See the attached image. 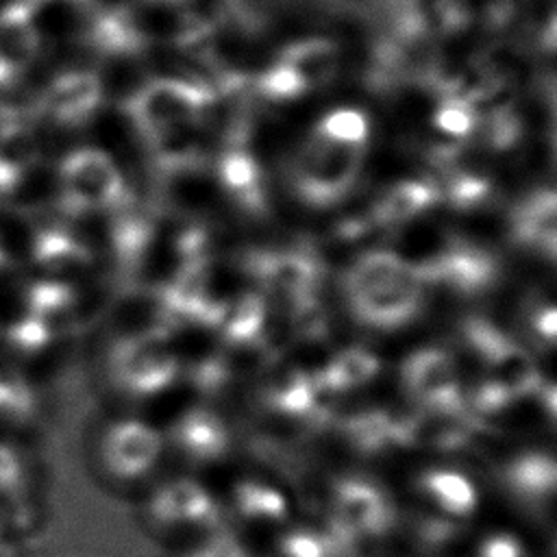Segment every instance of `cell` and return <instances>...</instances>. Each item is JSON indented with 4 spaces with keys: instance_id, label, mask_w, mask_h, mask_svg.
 Returning a JSON list of instances; mask_svg holds the SVG:
<instances>
[{
    "instance_id": "obj_1",
    "label": "cell",
    "mask_w": 557,
    "mask_h": 557,
    "mask_svg": "<svg viewBox=\"0 0 557 557\" xmlns=\"http://www.w3.org/2000/svg\"><path fill=\"white\" fill-rule=\"evenodd\" d=\"M368 141L363 111L339 107L324 113L287 163L285 185L294 200L309 209L339 205L363 174Z\"/></svg>"
},
{
    "instance_id": "obj_2",
    "label": "cell",
    "mask_w": 557,
    "mask_h": 557,
    "mask_svg": "<svg viewBox=\"0 0 557 557\" xmlns=\"http://www.w3.org/2000/svg\"><path fill=\"white\" fill-rule=\"evenodd\" d=\"M342 302L352 322L387 335L409 329L422 315L426 287L411 259L366 248L344 272Z\"/></svg>"
},
{
    "instance_id": "obj_3",
    "label": "cell",
    "mask_w": 557,
    "mask_h": 557,
    "mask_svg": "<svg viewBox=\"0 0 557 557\" xmlns=\"http://www.w3.org/2000/svg\"><path fill=\"white\" fill-rule=\"evenodd\" d=\"M165 455L163 431L135 416L104 422L94 442V466L117 490L150 487Z\"/></svg>"
},
{
    "instance_id": "obj_4",
    "label": "cell",
    "mask_w": 557,
    "mask_h": 557,
    "mask_svg": "<svg viewBox=\"0 0 557 557\" xmlns=\"http://www.w3.org/2000/svg\"><path fill=\"white\" fill-rule=\"evenodd\" d=\"M181 374L176 352L157 333H128L109 344L102 357L104 385L128 403L152 400Z\"/></svg>"
},
{
    "instance_id": "obj_5",
    "label": "cell",
    "mask_w": 557,
    "mask_h": 557,
    "mask_svg": "<svg viewBox=\"0 0 557 557\" xmlns=\"http://www.w3.org/2000/svg\"><path fill=\"white\" fill-rule=\"evenodd\" d=\"M144 522L163 540L191 544L222 529V507L218 498L191 476L154 481L141 503Z\"/></svg>"
},
{
    "instance_id": "obj_6",
    "label": "cell",
    "mask_w": 557,
    "mask_h": 557,
    "mask_svg": "<svg viewBox=\"0 0 557 557\" xmlns=\"http://www.w3.org/2000/svg\"><path fill=\"white\" fill-rule=\"evenodd\" d=\"M407 496L416 529H426L429 542L433 531L453 533L463 529L476 513L481 496L474 479L448 463H433L416 470L409 479Z\"/></svg>"
},
{
    "instance_id": "obj_7",
    "label": "cell",
    "mask_w": 557,
    "mask_h": 557,
    "mask_svg": "<svg viewBox=\"0 0 557 557\" xmlns=\"http://www.w3.org/2000/svg\"><path fill=\"white\" fill-rule=\"evenodd\" d=\"M320 498L329 533L352 546L385 535L396 520L392 496L363 474L331 476Z\"/></svg>"
},
{
    "instance_id": "obj_8",
    "label": "cell",
    "mask_w": 557,
    "mask_h": 557,
    "mask_svg": "<svg viewBox=\"0 0 557 557\" xmlns=\"http://www.w3.org/2000/svg\"><path fill=\"white\" fill-rule=\"evenodd\" d=\"M413 263L426 292L435 287L457 298L487 294L503 274L500 259L492 248L455 233L446 235Z\"/></svg>"
},
{
    "instance_id": "obj_9",
    "label": "cell",
    "mask_w": 557,
    "mask_h": 557,
    "mask_svg": "<svg viewBox=\"0 0 557 557\" xmlns=\"http://www.w3.org/2000/svg\"><path fill=\"white\" fill-rule=\"evenodd\" d=\"M213 96L209 87L191 81L152 78L128 98L126 111L150 139L170 141L209 111Z\"/></svg>"
},
{
    "instance_id": "obj_10",
    "label": "cell",
    "mask_w": 557,
    "mask_h": 557,
    "mask_svg": "<svg viewBox=\"0 0 557 557\" xmlns=\"http://www.w3.org/2000/svg\"><path fill=\"white\" fill-rule=\"evenodd\" d=\"M324 394H331V389L324 385L320 372L311 374L302 368L276 370L270 372L265 383H261L257 405L265 424H274L285 433L296 431V435H300L324 422L329 407Z\"/></svg>"
},
{
    "instance_id": "obj_11",
    "label": "cell",
    "mask_w": 557,
    "mask_h": 557,
    "mask_svg": "<svg viewBox=\"0 0 557 557\" xmlns=\"http://www.w3.org/2000/svg\"><path fill=\"white\" fill-rule=\"evenodd\" d=\"M163 440L168 455L191 468L220 466L235 450L228 422L207 405L181 409L163 431Z\"/></svg>"
},
{
    "instance_id": "obj_12",
    "label": "cell",
    "mask_w": 557,
    "mask_h": 557,
    "mask_svg": "<svg viewBox=\"0 0 557 557\" xmlns=\"http://www.w3.org/2000/svg\"><path fill=\"white\" fill-rule=\"evenodd\" d=\"M339 444L350 459L359 461H387L403 453L413 440V426L389 407L368 405L355 409L337 422Z\"/></svg>"
},
{
    "instance_id": "obj_13",
    "label": "cell",
    "mask_w": 557,
    "mask_h": 557,
    "mask_svg": "<svg viewBox=\"0 0 557 557\" xmlns=\"http://www.w3.org/2000/svg\"><path fill=\"white\" fill-rule=\"evenodd\" d=\"M398 387L416 409L435 413L450 407L459 394V368L455 355L444 348H418L398 366Z\"/></svg>"
},
{
    "instance_id": "obj_14",
    "label": "cell",
    "mask_w": 557,
    "mask_h": 557,
    "mask_svg": "<svg viewBox=\"0 0 557 557\" xmlns=\"http://www.w3.org/2000/svg\"><path fill=\"white\" fill-rule=\"evenodd\" d=\"M65 198L85 209H111L124 198V178L115 161L100 150L85 148L67 154L61 165Z\"/></svg>"
},
{
    "instance_id": "obj_15",
    "label": "cell",
    "mask_w": 557,
    "mask_h": 557,
    "mask_svg": "<svg viewBox=\"0 0 557 557\" xmlns=\"http://www.w3.org/2000/svg\"><path fill=\"white\" fill-rule=\"evenodd\" d=\"M496 479L505 496H509L527 511L548 513L553 509L555 463L550 453L540 448L518 450L498 466Z\"/></svg>"
},
{
    "instance_id": "obj_16",
    "label": "cell",
    "mask_w": 557,
    "mask_h": 557,
    "mask_svg": "<svg viewBox=\"0 0 557 557\" xmlns=\"http://www.w3.org/2000/svg\"><path fill=\"white\" fill-rule=\"evenodd\" d=\"M218 187L226 205L242 218H261L270 209V181L257 159L242 150H226L218 161Z\"/></svg>"
},
{
    "instance_id": "obj_17",
    "label": "cell",
    "mask_w": 557,
    "mask_h": 557,
    "mask_svg": "<svg viewBox=\"0 0 557 557\" xmlns=\"http://www.w3.org/2000/svg\"><path fill=\"white\" fill-rule=\"evenodd\" d=\"M222 507L224 518L231 516L246 527H281L289 518L287 492L261 474H246L231 483Z\"/></svg>"
},
{
    "instance_id": "obj_18",
    "label": "cell",
    "mask_w": 557,
    "mask_h": 557,
    "mask_svg": "<svg viewBox=\"0 0 557 557\" xmlns=\"http://www.w3.org/2000/svg\"><path fill=\"white\" fill-rule=\"evenodd\" d=\"M507 237L511 246L533 259L546 255L553 261L555 248V198L553 189H533L516 202L507 215Z\"/></svg>"
},
{
    "instance_id": "obj_19",
    "label": "cell",
    "mask_w": 557,
    "mask_h": 557,
    "mask_svg": "<svg viewBox=\"0 0 557 557\" xmlns=\"http://www.w3.org/2000/svg\"><path fill=\"white\" fill-rule=\"evenodd\" d=\"M455 342L470 361L492 372L505 366L522 368L527 363V359L522 357L524 346L518 342L516 333H509L507 326L490 318H463L457 326Z\"/></svg>"
},
{
    "instance_id": "obj_20",
    "label": "cell",
    "mask_w": 557,
    "mask_h": 557,
    "mask_svg": "<svg viewBox=\"0 0 557 557\" xmlns=\"http://www.w3.org/2000/svg\"><path fill=\"white\" fill-rule=\"evenodd\" d=\"M440 205V185L431 178H394L383 185L368 211L372 222L383 226H403L416 222L431 207Z\"/></svg>"
},
{
    "instance_id": "obj_21",
    "label": "cell",
    "mask_w": 557,
    "mask_h": 557,
    "mask_svg": "<svg viewBox=\"0 0 557 557\" xmlns=\"http://www.w3.org/2000/svg\"><path fill=\"white\" fill-rule=\"evenodd\" d=\"M102 98V85L91 72H65L46 91L48 113L65 124L85 122Z\"/></svg>"
},
{
    "instance_id": "obj_22",
    "label": "cell",
    "mask_w": 557,
    "mask_h": 557,
    "mask_svg": "<svg viewBox=\"0 0 557 557\" xmlns=\"http://www.w3.org/2000/svg\"><path fill=\"white\" fill-rule=\"evenodd\" d=\"M276 61L292 67L307 85V89H311L329 83L337 74L339 48L335 41L324 37L300 39L296 44H289Z\"/></svg>"
},
{
    "instance_id": "obj_23",
    "label": "cell",
    "mask_w": 557,
    "mask_h": 557,
    "mask_svg": "<svg viewBox=\"0 0 557 557\" xmlns=\"http://www.w3.org/2000/svg\"><path fill=\"white\" fill-rule=\"evenodd\" d=\"M440 202H444L453 213L468 215L481 213L496 200V183L490 174L474 172L470 168L450 172V178L437 183Z\"/></svg>"
},
{
    "instance_id": "obj_24",
    "label": "cell",
    "mask_w": 557,
    "mask_h": 557,
    "mask_svg": "<svg viewBox=\"0 0 557 557\" xmlns=\"http://www.w3.org/2000/svg\"><path fill=\"white\" fill-rule=\"evenodd\" d=\"M333 396L368 387L379 376V359L363 346L346 348L329 357L320 372Z\"/></svg>"
},
{
    "instance_id": "obj_25",
    "label": "cell",
    "mask_w": 557,
    "mask_h": 557,
    "mask_svg": "<svg viewBox=\"0 0 557 557\" xmlns=\"http://www.w3.org/2000/svg\"><path fill=\"white\" fill-rule=\"evenodd\" d=\"M265 313L263 302L259 298H246L244 302H237L233 313H224L222 320V337L231 346H246L248 342L257 339L255 335L265 333Z\"/></svg>"
},
{
    "instance_id": "obj_26",
    "label": "cell",
    "mask_w": 557,
    "mask_h": 557,
    "mask_svg": "<svg viewBox=\"0 0 557 557\" xmlns=\"http://www.w3.org/2000/svg\"><path fill=\"white\" fill-rule=\"evenodd\" d=\"M265 557H331V540L309 527L283 529Z\"/></svg>"
},
{
    "instance_id": "obj_27",
    "label": "cell",
    "mask_w": 557,
    "mask_h": 557,
    "mask_svg": "<svg viewBox=\"0 0 557 557\" xmlns=\"http://www.w3.org/2000/svg\"><path fill=\"white\" fill-rule=\"evenodd\" d=\"M257 89L261 96L270 100H292L309 91L307 85L300 81V76L281 61L272 63L268 70L261 72L257 81Z\"/></svg>"
},
{
    "instance_id": "obj_28",
    "label": "cell",
    "mask_w": 557,
    "mask_h": 557,
    "mask_svg": "<svg viewBox=\"0 0 557 557\" xmlns=\"http://www.w3.org/2000/svg\"><path fill=\"white\" fill-rule=\"evenodd\" d=\"M183 557H248L244 544L222 529L185 546Z\"/></svg>"
},
{
    "instance_id": "obj_29",
    "label": "cell",
    "mask_w": 557,
    "mask_h": 557,
    "mask_svg": "<svg viewBox=\"0 0 557 557\" xmlns=\"http://www.w3.org/2000/svg\"><path fill=\"white\" fill-rule=\"evenodd\" d=\"M472 557H527V553H524V544L516 535L498 531V533L485 535L476 544Z\"/></svg>"
},
{
    "instance_id": "obj_30",
    "label": "cell",
    "mask_w": 557,
    "mask_h": 557,
    "mask_svg": "<svg viewBox=\"0 0 557 557\" xmlns=\"http://www.w3.org/2000/svg\"><path fill=\"white\" fill-rule=\"evenodd\" d=\"M200 368H202V370H207V368H209L211 372H220V370L228 368V363L224 366V361H215V363H213V361H202V363H200ZM224 383L228 385V374H215V381L209 385V387H211V389H209V396H213L215 392H220L218 387H222Z\"/></svg>"
},
{
    "instance_id": "obj_31",
    "label": "cell",
    "mask_w": 557,
    "mask_h": 557,
    "mask_svg": "<svg viewBox=\"0 0 557 557\" xmlns=\"http://www.w3.org/2000/svg\"><path fill=\"white\" fill-rule=\"evenodd\" d=\"M65 2H74V4H87L89 0H65Z\"/></svg>"
},
{
    "instance_id": "obj_32",
    "label": "cell",
    "mask_w": 557,
    "mask_h": 557,
    "mask_svg": "<svg viewBox=\"0 0 557 557\" xmlns=\"http://www.w3.org/2000/svg\"><path fill=\"white\" fill-rule=\"evenodd\" d=\"M159 2H176V0H159Z\"/></svg>"
}]
</instances>
